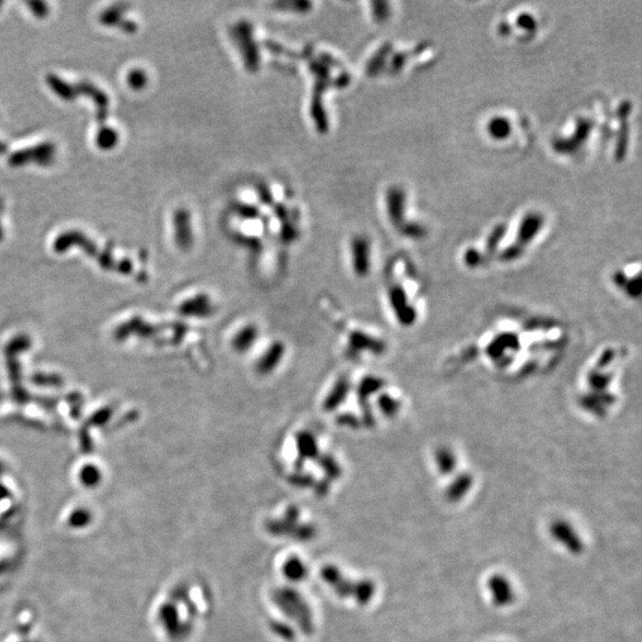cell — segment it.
<instances>
[{
    "instance_id": "obj_1",
    "label": "cell",
    "mask_w": 642,
    "mask_h": 642,
    "mask_svg": "<svg viewBox=\"0 0 642 642\" xmlns=\"http://www.w3.org/2000/svg\"><path fill=\"white\" fill-rule=\"evenodd\" d=\"M321 580L339 598L367 605L376 596V584L367 578H351L340 567L326 565L321 569Z\"/></svg>"
},
{
    "instance_id": "obj_2",
    "label": "cell",
    "mask_w": 642,
    "mask_h": 642,
    "mask_svg": "<svg viewBox=\"0 0 642 642\" xmlns=\"http://www.w3.org/2000/svg\"><path fill=\"white\" fill-rule=\"evenodd\" d=\"M272 602L279 611L299 625V630L306 634L312 633L314 630V616L312 608L307 600L295 589L279 588L272 593Z\"/></svg>"
},
{
    "instance_id": "obj_3",
    "label": "cell",
    "mask_w": 642,
    "mask_h": 642,
    "mask_svg": "<svg viewBox=\"0 0 642 642\" xmlns=\"http://www.w3.org/2000/svg\"><path fill=\"white\" fill-rule=\"evenodd\" d=\"M542 224H544V217L540 213L533 212L527 214L521 221L517 242L500 254L498 259L502 262H513L515 259H520L522 254L525 252L526 245L533 242L534 238L541 229Z\"/></svg>"
},
{
    "instance_id": "obj_4",
    "label": "cell",
    "mask_w": 642,
    "mask_h": 642,
    "mask_svg": "<svg viewBox=\"0 0 642 642\" xmlns=\"http://www.w3.org/2000/svg\"><path fill=\"white\" fill-rule=\"evenodd\" d=\"M548 533L552 540L557 542L559 546L563 547L570 555H580L583 553L585 548L583 539L571 522L564 519H555V521L550 522Z\"/></svg>"
},
{
    "instance_id": "obj_5",
    "label": "cell",
    "mask_w": 642,
    "mask_h": 642,
    "mask_svg": "<svg viewBox=\"0 0 642 642\" xmlns=\"http://www.w3.org/2000/svg\"><path fill=\"white\" fill-rule=\"evenodd\" d=\"M487 590L490 595L492 605L498 608H505L513 605L517 598V591L512 580L501 573H495L489 577Z\"/></svg>"
},
{
    "instance_id": "obj_6",
    "label": "cell",
    "mask_w": 642,
    "mask_h": 642,
    "mask_svg": "<svg viewBox=\"0 0 642 642\" xmlns=\"http://www.w3.org/2000/svg\"><path fill=\"white\" fill-rule=\"evenodd\" d=\"M259 327L252 322H244L232 331L229 336V345L237 354L250 350L259 338Z\"/></svg>"
},
{
    "instance_id": "obj_7",
    "label": "cell",
    "mask_w": 642,
    "mask_h": 642,
    "mask_svg": "<svg viewBox=\"0 0 642 642\" xmlns=\"http://www.w3.org/2000/svg\"><path fill=\"white\" fill-rule=\"evenodd\" d=\"M433 463L440 475H453L458 469V453L449 445H442L434 451Z\"/></svg>"
},
{
    "instance_id": "obj_8",
    "label": "cell",
    "mask_w": 642,
    "mask_h": 642,
    "mask_svg": "<svg viewBox=\"0 0 642 642\" xmlns=\"http://www.w3.org/2000/svg\"><path fill=\"white\" fill-rule=\"evenodd\" d=\"M472 487H474V476L467 472H462L460 475L455 476V478L451 480L445 492V496L452 503H457L467 496V494L471 492Z\"/></svg>"
},
{
    "instance_id": "obj_9",
    "label": "cell",
    "mask_w": 642,
    "mask_h": 642,
    "mask_svg": "<svg viewBox=\"0 0 642 642\" xmlns=\"http://www.w3.org/2000/svg\"><path fill=\"white\" fill-rule=\"evenodd\" d=\"M309 565L304 559L296 555L288 557L281 565V572L288 582L300 583L309 575Z\"/></svg>"
},
{
    "instance_id": "obj_10",
    "label": "cell",
    "mask_w": 642,
    "mask_h": 642,
    "mask_svg": "<svg viewBox=\"0 0 642 642\" xmlns=\"http://www.w3.org/2000/svg\"><path fill=\"white\" fill-rule=\"evenodd\" d=\"M487 131H488L489 136L494 138V139H497V141H501V139H505L510 136V132H512V124L510 121L505 117H495L492 118V121H489L488 126H487Z\"/></svg>"
},
{
    "instance_id": "obj_11",
    "label": "cell",
    "mask_w": 642,
    "mask_h": 642,
    "mask_svg": "<svg viewBox=\"0 0 642 642\" xmlns=\"http://www.w3.org/2000/svg\"><path fill=\"white\" fill-rule=\"evenodd\" d=\"M117 134L111 129H104L101 130L99 135H98V138H96V142H98V146H101V148H105V149H109V148H112L116 142H117Z\"/></svg>"
},
{
    "instance_id": "obj_12",
    "label": "cell",
    "mask_w": 642,
    "mask_h": 642,
    "mask_svg": "<svg viewBox=\"0 0 642 642\" xmlns=\"http://www.w3.org/2000/svg\"><path fill=\"white\" fill-rule=\"evenodd\" d=\"M517 24L527 31H532L537 28V21L530 13H522L521 16L517 18Z\"/></svg>"
},
{
    "instance_id": "obj_13",
    "label": "cell",
    "mask_w": 642,
    "mask_h": 642,
    "mask_svg": "<svg viewBox=\"0 0 642 642\" xmlns=\"http://www.w3.org/2000/svg\"><path fill=\"white\" fill-rule=\"evenodd\" d=\"M129 83L132 87H142L144 83H146V76H144V74H143L141 71H134L130 74Z\"/></svg>"
},
{
    "instance_id": "obj_14",
    "label": "cell",
    "mask_w": 642,
    "mask_h": 642,
    "mask_svg": "<svg viewBox=\"0 0 642 642\" xmlns=\"http://www.w3.org/2000/svg\"><path fill=\"white\" fill-rule=\"evenodd\" d=\"M0 237H1V229H0Z\"/></svg>"
}]
</instances>
